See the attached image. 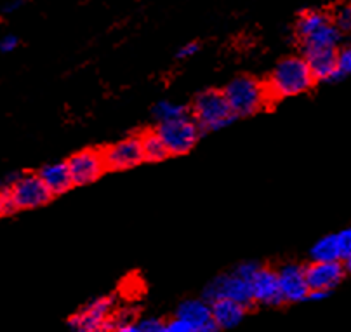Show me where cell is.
Wrapping results in <instances>:
<instances>
[{"label":"cell","mask_w":351,"mask_h":332,"mask_svg":"<svg viewBox=\"0 0 351 332\" xmlns=\"http://www.w3.org/2000/svg\"><path fill=\"white\" fill-rule=\"evenodd\" d=\"M315 80L306 58H285L273 70L268 89L273 97L298 96L311 89Z\"/></svg>","instance_id":"6da1fadb"},{"label":"cell","mask_w":351,"mask_h":332,"mask_svg":"<svg viewBox=\"0 0 351 332\" xmlns=\"http://www.w3.org/2000/svg\"><path fill=\"white\" fill-rule=\"evenodd\" d=\"M224 96L228 99L237 117H249L258 113L268 105L271 96L269 89L252 77H237L224 87Z\"/></svg>","instance_id":"7a4b0ae2"},{"label":"cell","mask_w":351,"mask_h":332,"mask_svg":"<svg viewBox=\"0 0 351 332\" xmlns=\"http://www.w3.org/2000/svg\"><path fill=\"white\" fill-rule=\"evenodd\" d=\"M191 113L198 127L206 132L219 131L237 119L224 93L217 91H206L198 94L193 101Z\"/></svg>","instance_id":"3957f363"},{"label":"cell","mask_w":351,"mask_h":332,"mask_svg":"<svg viewBox=\"0 0 351 332\" xmlns=\"http://www.w3.org/2000/svg\"><path fill=\"white\" fill-rule=\"evenodd\" d=\"M2 190H5L11 195L12 202L18 207V211L42 207L53 197V191L49 190L47 185L42 181V178L38 174H11L5 180V185Z\"/></svg>","instance_id":"277c9868"},{"label":"cell","mask_w":351,"mask_h":332,"mask_svg":"<svg viewBox=\"0 0 351 332\" xmlns=\"http://www.w3.org/2000/svg\"><path fill=\"white\" fill-rule=\"evenodd\" d=\"M228 298L233 301H239L242 305L249 306L254 301V289H252V280L245 278L240 275L239 272L226 273V275H219L214 280H210V284L207 285L204 291V299L209 303L216 301V299Z\"/></svg>","instance_id":"5b68a950"},{"label":"cell","mask_w":351,"mask_h":332,"mask_svg":"<svg viewBox=\"0 0 351 332\" xmlns=\"http://www.w3.org/2000/svg\"><path fill=\"white\" fill-rule=\"evenodd\" d=\"M157 131L160 138L164 139L171 155H184L193 148L202 129L198 127L195 119L191 120L186 115L171 120V122H160V127Z\"/></svg>","instance_id":"8992f818"},{"label":"cell","mask_w":351,"mask_h":332,"mask_svg":"<svg viewBox=\"0 0 351 332\" xmlns=\"http://www.w3.org/2000/svg\"><path fill=\"white\" fill-rule=\"evenodd\" d=\"M71 178L77 187H84L93 181H96L99 176L105 172L106 164L103 153L94 152V150H84V152L75 153L68 161Z\"/></svg>","instance_id":"52a82bcc"},{"label":"cell","mask_w":351,"mask_h":332,"mask_svg":"<svg viewBox=\"0 0 351 332\" xmlns=\"http://www.w3.org/2000/svg\"><path fill=\"white\" fill-rule=\"evenodd\" d=\"M103 157H105L106 169H112V171L134 167L145 161L141 138H128L117 145H112L103 152Z\"/></svg>","instance_id":"ba28073f"},{"label":"cell","mask_w":351,"mask_h":332,"mask_svg":"<svg viewBox=\"0 0 351 332\" xmlns=\"http://www.w3.org/2000/svg\"><path fill=\"white\" fill-rule=\"evenodd\" d=\"M113 310V299L112 298H99L90 301L89 305L80 310L79 313L68 320V325L75 331H99L105 329L108 322L110 313Z\"/></svg>","instance_id":"9c48e42d"},{"label":"cell","mask_w":351,"mask_h":332,"mask_svg":"<svg viewBox=\"0 0 351 332\" xmlns=\"http://www.w3.org/2000/svg\"><path fill=\"white\" fill-rule=\"evenodd\" d=\"M176 317L186 320L193 332H216L219 329L214 320L213 306L206 299H186L180 305Z\"/></svg>","instance_id":"30bf717a"},{"label":"cell","mask_w":351,"mask_h":332,"mask_svg":"<svg viewBox=\"0 0 351 332\" xmlns=\"http://www.w3.org/2000/svg\"><path fill=\"white\" fill-rule=\"evenodd\" d=\"M304 58L313 71L315 79L329 80V82L343 79L336 49H306Z\"/></svg>","instance_id":"8fae6325"},{"label":"cell","mask_w":351,"mask_h":332,"mask_svg":"<svg viewBox=\"0 0 351 332\" xmlns=\"http://www.w3.org/2000/svg\"><path fill=\"white\" fill-rule=\"evenodd\" d=\"M344 276V266L341 261H313L306 268L308 285L311 291H332Z\"/></svg>","instance_id":"7c38bea8"},{"label":"cell","mask_w":351,"mask_h":332,"mask_svg":"<svg viewBox=\"0 0 351 332\" xmlns=\"http://www.w3.org/2000/svg\"><path fill=\"white\" fill-rule=\"evenodd\" d=\"M278 280L284 299L289 303H298L308 299L310 294V285H308L306 270L298 265H287L278 272Z\"/></svg>","instance_id":"4fadbf2b"},{"label":"cell","mask_w":351,"mask_h":332,"mask_svg":"<svg viewBox=\"0 0 351 332\" xmlns=\"http://www.w3.org/2000/svg\"><path fill=\"white\" fill-rule=\"evenodd\" d=\"M252 289H254V301L263 303V305L278 306L285 301L278 272H273V270L259 268L252 278Z\"/></svg>","instance_id":"5bb4252c"},{"label":"cell","mask_w":351,"mask_h":332,"mask_svg":"<svg viewBox=\"0 0 351 332\" xmlns=\"http://www.w3.org/2000/svg\"><path fill=\"white\" fill-rule=\"evenodd\" d=\"M213 306V315L219 329H233L245 318L247 306L233 299L223 298L210 303Z\"/></svg>","instance_id":"9a60e30c"},{"label":"cell","mask_w":351,"mask_h":332,"mask_svg":"<svg viewBox=\"0 0 351 332\" xmlns=\"http://www.w3.org/2000/svg\"><path fill=\"white\" fill-rule=\"evenodd\" d=\"M38 176L42 178L47 188L53 191V195H61L73 187V178H71L68 162H54L47 164L40 169Z\"/></svg>","instance_id":"2e32d148"},{"label":"cell","mask_w":351,"mask_h":332,"mask_svg":"<svg viewBox=\"0 0 351 332\" xmlns=\"http://www.w3.org/2000/svg\"><path fill=\"white\" fill-rule=\"evenodd\" d=\"M301 40H303V51L306 49H336L341 40V30L332 19H329Z\"/></svg>","instance_id":"e0dca14e"},{"label":"cell","mask_w":351,"mask_h":332,"mask_svg":"<svg viewBox=\"0 0 351 332\" xmlns=\"http://www.w3.org/2000/svg\"><path fill=\"white\" fill-rule=\"evenodd\" d=\"M310 256L313 261H343V254H341L339 240L336 235H327L318 240L310 250Z\"/></svg>","instance_id":"ac0fdd59"},{"label":"cell","mask_w":351,"mask_h":332,"mask_svg":"<svg viewBox=\"0 0 351 332\" xmlns=\"http://www.w3.org/2000/svg\"><path fill=\"white\" fill-rule=\"evenodd\" d=\"M141 143H143V152H145L146 162H162L171 155L167 146H165L164 139H162L160 134H158V131L143 134Z\"/></svg>","instance_id":"d6986e66"},{"label":"cell","mask_w":351,"mask_h":332,"mask_svg":"<svg viewBox=\"0 0 351 332\" xmlns=\"http://www.w3.org/2000/svg\"><path fill=\"white\" fill-rule=\"evenodd\" d=\"M329 16L324 14V12L318 11H306L299 16L298 25H295V32H298L299 38H304L308 34H311L313 30H317L320 25H324L325 21H329Z\"/></svg>","instance_id":"ffe728a7"},{"label":"cell","mask_w":351,"mask_h":332,"mask_svg":"<svg viewBox=\"0 0 351 332\" xmlns=\"http://www.w3.org/2000/svg\"><path fill=\"white\" fill-rule=\"evenodd\" d=\"M154 115L158 122H171V120L186 117L188 110L186 106L176 105V103H171V101H158L157 105L154 106Z\"/></svg>","instance_id":"44dd1931"},{"label":"cell","mask_w":351,"mask_h":332,"mask_svg":"<svg viewBox=\"0 0 351 332\" xmlns=\"http://www.w3.org/2000/svg\"><path fill=\"white\" fill-rule=\"evenodd\" d=\"M332 21L336 23V27L339 28L341 34H351V4H344L337 8L334 12Z\"/></svg>","instance_id":"7402d4cb"},{"label":"cell","mask_w":351,"mask_h":332,"mask_svg":"<svg viewBox=\"0 0 351 332\" xmlns=\"http://www.w3.org/2000/svg\"><path fill=\"white\" fill-rule=\"evenodd\" d=\"M165 324L158 318H141L128 329V332H164Z\"/></svg>","instance_id":"603a6c76"},{"label":"cell","mask_w":351,"mask_h":332,"mask_svg":"<svg viewBox=\"0 0 351 332\" xmlns=\"http://www.w3.org/2000/svg\"><path fill=\"white\" fill-rule=\"evenodd\" d=\"M337 240H339V247H341V254H343V259L351 258V228L348 230H343V232L337 233Z\"/></svg>","instance_id":"cb8c5ba5"},{"label":"cell","mask_w":351,"mask_h":332,"mask_svg":"<svg viewBox=\"0 0 351 332\" xmlns=\"http://www.w3.org/2000/svg\"><path fill=\"white\" fill-rule=\"evenodd\" d=\"M337 61H339V71L344 75H351V45L344 47L341 53H337Z\"/></svg>","instance_id":"d4e9b609"},{"label":"cell","mask_w":351,"mask_h":332,"mask_svg":"<svg viewBox=\"0 0 351 332\" xmlns=\"http://www.w3.org/2000/svg\"><path fill=\"white\" fill-rule=\"evenodd\" d=\"M165 331L167 332H193V327L188 324L186 320L180 317H174L169 324H165Z\"/></svg>","instance_id":"484cf974"},{"label":"cell","mask_w":351,"mask_h":332,"mask_svg":"<svg viewBox=\"0 0 351 332\" xmlns=\"http://www.w3.org/2000/svg\"><path fill=\"white\" fill-rule=\"evenodd\" d=\"M19 40L16 35H5L4 38H2V42H0V51L2 53H11V51H14L16 47H18Z\"/></svg>","instance_id":"4316f807"},{"label":"cell","mask_w":351,"mask_h":332,"mask_svg":"<svg viewBox=\"0 0 351 332\" xmlns=\"http://www.w3.org/2000/svg\"><path fill=\"white\" fill-rule=\"evenodd\" d=\"M198 49H200V47H198L197 42H188V44H184L183 47L178 51V54H176V56L180 58V60H184V58H191L193 54H197Z\"/></svg>","instance_id":"83f0119b"},{"label":"cell","mask_w":351,"mask_h":332,"mask_svg":"<svg viewBox=\"0 0 351 332\" xmlns=\"http://www.w3.org/2000/svg\"><path fill=\"white\" fill-rule=\"evenodd\" d=\"M329 294H330L329 291H310V294H308V299H311V301H317V299L327 298Z\"/></svg>","instance_id":"f1b7e54d"},{"label":"cell","mask_w":351,"mask_h":332,"mask_svg":"<svg viewBox=\"0 0 351 332\" xmlns=\"http://www.w3.org/2000/svg\"><path fill=\"white\" fill-rule=\"evenodd\" d=\"M19 5H21V0H12L11 4L5 5L4 11H5V12H12V11H16V9H18Z\"/></svg>","instance_id":"f546056e"},{"label":"cell","mask_w":351,"mask_h":332,"mask_svg":"<svg viewBox=\"0 0 351 332\" xmlns=\"http://www.w3.org/2000/svg\"><path fill=\"white\" fill-rule=\"evenodd\" d=\"M346 270L348 272H351V258L346 259Z\"/></svg>","instance_id":"4dcf8cb0"}]
</instances>
